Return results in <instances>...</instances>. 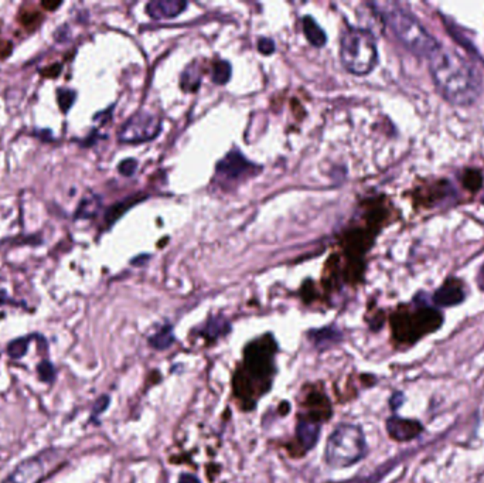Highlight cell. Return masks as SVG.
Masks as SVG:
<instances>
[{
    "instance_id": "obj_27",
    "label": "cell",
    "mask_w": 484,
    "mask_h": 483,
    "mask_svg": "<svg viewBox=\"0 0 484 483\" xmlns=\"http://www.w3.org/2000/svg\"><path fill=\"white\" fill-rule=\"evenodd\" d=\"M258 50H260V52H261L262 54H265V56L272 54V53L275 52V43H273L271 39L262 37V39H260V41H258Z\"/></svg>"
},
{
    "instance_id": "obj_18",
    "label": "cell",
    "mask_w": 484,
    "mask_h": 483,
    "mask_svg": "<svg viewBox=\"0 0 484 483\" xmlns=\"http://www.w3.org/2000/svg\"><path fill=\"white\" fill-rule=\"evenodd\" d=\"M176 342L171 325H163L155 335L149 338V345L155 350H166Z\"/></svg>"
},
{
    "instance_id": "obj_17",
    "label": "cell",
    "mask_w": 484,
    "mask_h": 483,
    "mask_svg": "<svg viewBox=\"0 0 484 483\" xmlns=\"http://www.w3.org/2000/svg\"><path fill=\"white\" fill-rule=\"evenodd\" d=\"M303 33L313 47H323L327 41L324 30L319 26L317 21L312 16L303 17Z\"/></svg>"
},
{
    "instance_id": "obj_28",
    "label": "cell",
    "mask_w": 484,
    "mask_h": 483,
    "mask_svg": "<svg viewBox=\"0 0 484 483\" xmlns=\"http://www.w3.org/2000/svg\"><path fill=\"white\" fill-rule=\"evenodd\" d=\"M402 402H403V394L399 393V391L394 393L392 397H391V400H390V405H391L392 411H397V410L399 409V407L402 405Z\"/></svg>"
},
{
    "instance_id": "obj_23",
    "label": "cell",
    "mask_w": 484,
    "mask_h": 483,
    "mask_svg": "<svg viewBox=\"0 0 484 483\" xmlns=\"http://www.w3.org/2000/svg\"><path fill=\"white\" fill-rule=\"evenodd\" d=\"M76 98V92L72 90H65V88H60L57 92V99H59V105L61 108L63 112H68L70 108L74 105V101Z\"/></svg>"
},
{
    "instance_id": "obj_11",
    "label": "cell",
    "mask_w": 484,
    "mask_h": 483,
    "mask_svg": "<svg viewBox=\"0 0 484 483\" xmlns=\"http://www.w3.org/2000/svg\"><path fill=\"white\" fill-rule=\"evenodd\" d=\"M45 468L47 461H44V456L30 458L21 462L3 483H36L44 475Z\"/></svg>"
},
{
    "instance_id": "obj_29",
    "label": "cell",
    "mask_w": 484,
    "mask_h": 483,
    "mask_svg": "<svg viewBox=\"0 0 484 483\" xmlns=\"http://www.w3.org/2000/svg\"><path fill=\"white\" fill-rule=\"evenodd\" d=\"M178 483H201L200 479L191 473H183L178 477Z\"/></svg>"
},
{
    "instance_id": "obj_26",
    "label": "cell",
    "mask_w": 484,
    "mask_h": 483,
    "mask_svg": "<svg viewBox=\"0 0 484 483\" xmlns=\"http://www.w3.org/2000/svg\"><path fill=\"white\" fill-rule=\"evenodd\" d=\"M108 405H109V397L108 395H102L94 405V410H92V417L96 418L98 415H101L102 413H104L107 409H108Z\"/></svg>"
},
{
    "instance_id": "obj_22",
    "label": "cell",
    "mask_w": 484,
    "mask_h": 483,
    "mask_svg": "<svg viewBox=\"0 0 484 483\" xmlns=\"http://www.w3.org/2000/svg\"><path fill=\"white\" fill-rule=\"evenodd\" d=\"M29 339L30 338H19V339H14L13 342L9 343L8 354L10 356L12 359H21L23 356L28 353Z\"/></svg>"
},
{
    "instance_id": "obj_1",
    "label": "cell",
    "mask_w": 484,
    "mask_h": 483,
    "mask_svg": "<svg viewBox=\"0 0 484 483\" xmlns=\"http://www.w3.org/2000/svg\"><path fill=\"white\" fill-rule=\"evenodd\" d=\"M276 353L277 343L271 333L245 346L242 362L233 377L234 395L242 410H253L258 401L269 393L276 374Z\"/></svg>"
},
{
    "instance_id": "obj_19",
    "label": "cell",
    "mask_w": 484,
    "mask_h": 483,
    "mask_svg": "<svg viewBox=\"0 0 484 483\" xmlns=\"http://www.w3.org/2000/svg\"><path fill=\"white\" fill-rule=\"evenodd\" d=\"M99 209H101V198L98 196H94V194L88 196V197H85L81 201L80 207L76 209L75 218H90V217H94V216H96Z\"/></svg>"
},
{
    "instance_id": "obj_10",
    "label": "cell",
    "mask_w": 484,
    "mask_h": 483,
    "mask_svg": "<svg viewBox=\"0 0 484 483\" xmlns=\"http://www.w3.org/2000/svg\"><path fill=\"white\" fill-rule=\"evenodd\" d=\"M253 165L249 163L238 150H233L218 163L217 173L225 177L227 181H235L252 173Z\"/></svg>"
},
{
    "instance_id": "obj_4",
    "label": "cell",
    "mask_w": 484,
    "mask_h": 483,
    "mask_svg": "<svg viewBox=\"0 0 484 483\" xmlns=\"http://www.w3.org/2000/svg\"><path fill=\"white\" fill-rule=\"evenodd\" d=\"M368 452L364 431L360 425L341 422L330 437L324 448V462L331 469L348 468L359 464Z\"/></svg>"
},
{
    "instance_id": "obj_20",
    "label": "cell",
    "mask_w": 484,
    "mask_h": 483,
    "mask_svg": "<svg viewBox=\"0 0 484 483\" xmlns=\"http://www.w3.org/2000/svg\"><path fill=\"white\" fill-rule=\"evenodd\" d=\"M182 88L187 92H194L196 90H198L200 83H201V74L198 67L190 65L189 68L185 70V72L182 74Z\"/></svg>"
},
{
    "instance_id": "obj_24",
    "label": "cell",
    "mask_w": 484,
    "mask_h": 483,
    "mask_svg": "<svg viewBox=\"0 0 484 483\" xmlns=\"http://www.w3.org/2000/svg\"><path fill=\"white\" fill-rule=\"evenodd\" d=\"M37 374L39 378L44 381V383H51V381L56 378V369L50 362L44 360L37 366Z\"/></svg>"
},
{
    "instance_id": "obj_6",
    "label": "cell",
    "mask_w": 484,
    "mask_h": 483,
    "mask_svg": "<svg viewBox=\"0 0 484 483\" xmlns=\"http://www.w3.org/2000/svg\"><path fill=\"white\" fill-rule=\"evenodd\" d=\"M442 315L433 308L419 305L412 312L394 316V336L401 343H415L422 336L435 332L442 326Z\"/></svg>"
},
{
    "instance_id": "obj_25",
    "label": "cell",
    "mask_w": 484,
    "mask_h": 483,
    "mask_svg": "<svg viewBox=\"0 0 484 483\" xmlns=\"http://www.w3.org/2000/svg\"><path fill=\"white\" fill-rule=\"evenodd\" d=\"M138 162L135 159H126L119 163V173L123 176H132L136 172Z\"/></svg>"
},
{
    "instance_id": "obj_14",
    "label": "cell",
    "mask_w": 484,
    "mask_h": 483,
    "mask_svg": "<svg viewBox=\"0 0 484 483\" xmlns=\"http://www.w3.org/2000/svg\"><path fill=\"white\" fill-rule=\"evenodd\" d=\"M187 6L183 0H155L146 5V13L155 20H169L182 14Z\"/></svg>"
},
{
    "instance_id": "obj_32",
    "label": "cell",
    "mask_w": 484,
    "mask_h": 483,
    "mask_svg": "<svg viewBox=\"0 0 484 483\" xmlns=\"http://www.w3.org/2000/svg\"><path fill=\"white\" fill-rule=\"evenodd\" d=\"M481 201H483V205H484V197H483V198H481Z\"/></svg>"
},
{
    "instance_id": "obj_16",
    "label": "cell",
    "mask_w": 484,
    "mask_h": 483,
    "mask_svg": "<svg viewBox=\"0 0 484 483\" xmlns=\"http://www.w3.org/2000/svg\"><path fill=\"white\" fill-rule=\"evenodd\" d=\"M308 338L316 347L323 350L326 347L339 343L341 340V332L336 327H324L319 330H312V332L308 333Z\"/></svg>"
},
{
    "instance_id": "obj_15",
    "label": "cell",
    "mask_w": 484,
    "mask_h": 483,
    "mask_svg": "<svg viewBox=\"0 0 484 483\" xmlns=\"http://www.w3.org/2000/svg\"><path fill=\"white\" fill-rule=\"evenodd\" d=\"M231 330V325L224 316H213L200 329V336L209 342H215Z\"/></svg>"
},
{
    "instance_id": "obj_2",
    "label": "cell",
    "mask_w": 484,
    "mask_h": 483,
    "mask_svg": "<svg viewBox=\"0 0 484 483\" xmlns=\"http://www.w3.org/2000/svg\"><path fill=\"white\" fill-rule=\"evenodd\" d=\"M430 77L448 103L457 107L473 105L481 94L477 70L461 54L442 44L428 59Z\"/></svg>"
},
{
    "instance_id": "obj_21",
    "label": "cell",
    "mask_w": 484,
    "mask_h": 483,
    "mask_svg": "<svg viewBox=\"0 0 484 483\" xmlns=\"http://www.w3.org/2000/svg\"><path fill=\"white\" fill-rule=\"evenodd\" d=\"M211 79L218 85L227 84L229 79H231V65L222 60L217 61L211 70Z\"/></svg>"
},
{
    "instance_id": "obj_12",
    "label": "cell",
    "mask_w": 484,
    "mask_h": 483,
    "mask_svg": "<svg viewBox=\"0 0 484 483\" xmlns=\"http://www.w3.org/2000/svg\"><path fill=\"white\" fill-rule=\"evenodd\" d=\"M465 298H466V294L463 289V284L461 281H457V279L452 278V279H448V281L435 294H433L432 299L436 307L449 308L462 303Z\"/></svg>"
},
{
    "instance_id": "obj_5",
    "label": "cell",
    "mask_w": 484,
    "mask_h": 483,
    "mask_svg": "<svg viewBox=\"0 0 484 483\" xmlns=\"http://www.w3.org/2000/svg\"><path fill=\"white\" fill-rule=\"evenodd\" d=\"M340 60L350 74H370L378 63V50L372 33L361 28H348L341 36Z\"/></svg>"
},
{
    "instance_id": "obj_30",
    "label": "cell",
    "mask_w": 484,
    "mask_h": 483,
    "mask_svg": "<svg viewBox=\"0 0 484 483\" xmlns=\"http://www.w3.org/2000/svg\"><path fill=\"white\" fill-rule=\"evenodd\" d=\"M477 284L481 289H484V264L481 265L480 271H478V275H477Z\"/></svg>"
},
{
    "instance_id": "obj_8",
    "label": "cell",
    "mask_w": 484,
    "mask_h": 483,
    "mask_svg": "<svg viewBox=\"0 0 484 483\" xmlns=\"http://www.w3.org/2000/svg\"><path fill=\"white\" fill-rule=\"evenodd\" d=\"M297 415L309 418L319 424H323L331 418V415H333V405H331L330 398L324 393L323 386H311V390L304 393Z\"/></svg>"
},
{
    "instance_id": "obj_31",
    "label": "cell",
    "mask_w": 484,
    "mask_h": 483,
    "mask_svg": "<svg viewBox=\"0 0 484 483\" xmlns=\"http://www.w3.org/2000/svg\"><path fill=\"white\" fill-rule=\"evenodd\" d=\"M61 3H43L44 8H51V9H54V8H59Z\"/></svg>"
},
{
    "instance_id": "obj_3",
    "label": "cell",
    "mask_w": 484,
    "mask_h": 483,
    "mask_svg": "<svg viewBox=\"0 0 484 483\" xmlns=\"http://www.w3.org/2000/svg\"><path fill=\"white\" fill-rule=\"evenodd\" d=\"M372 6L397 40L417 57L428 59L439 47L438 40L423 28V24L401 5L384 2L374 3Z\"/></svg>"
},
{
    "instance_id": "obj_9",
    "label": "cell",
    "mask_w": 484,
    "mask_h": 483,
    "mask_svg": "<svg viewBox=\"0 0 484 483\" xmlns=\"http://www.w3.org/2000/svg\"><path fill=\"white\" fill-rule=\"evenodd\" d=\"M388 435L397 442H410L417 440L422 432V422L411 418H402L398 415H392L387 420L386 424Z\"/></svg>"
},
{
    "instance_id": "obj_7",
    "label": "cell",
    "mask_w": 484,
    "mask_h": 483,
    "mask_svg": "<svg viewBox=\"0 0 484 483\" xmlns=\"http://www.w3.org/2000/svg\"><path fill=\"white\" fill-rule=\"evenodd\" d=\"M162 130L160 116L150 112H138L127 119L120 128L118 138L122 143H143L155 139Z\"/></svg>"
},
{
    "instance_id": "obj_13",
    "label": "cell",
    "mask_w": 484,
    "mask_h": 483,
    "mask_svg": "<svg viewBox=\"0 0 484 483\" xmlns=\"http://www.w3.org/2000/svg\"><path fill=\"white\" fill-rule=\"evenodd\" d=\"M320 431H322V424L297 415L295 434H296L299 446L303 449V453L312 451L316 446V444L319 442Z\"/></svg>"
}]
</instances>
